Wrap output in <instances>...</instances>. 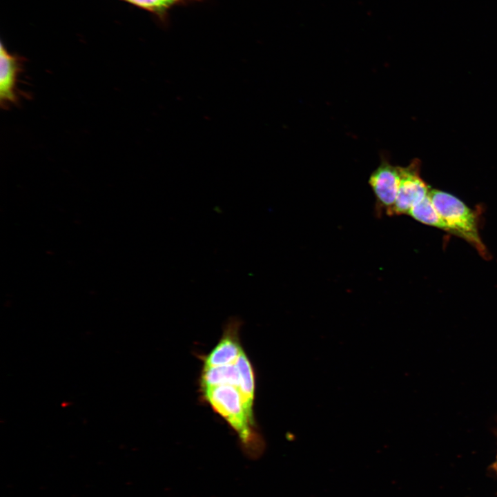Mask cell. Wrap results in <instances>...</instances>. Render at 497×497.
Segmentation results:
<instances>
[{"label": "cell", "instance_id": "1", "mask_svg": "<svg viewBox=\"0 0 497 497\" xmlns=\"http://www.w3.org/2000/svg\"><path fill=\"white\" fill-rule=\"evenodd\" d=\"M202 389L204 399L237 433L244 451L250 458H258L264 441L247 416L237 388L222 384Z\"/></svg>", "mask_w": 497, "mask_h": 497}, {"label": "cell", "instance_id": "2", "mask_svg": "<svg viewBox=\"0 0 497 497\" xmlns=\"http://www.w3.org/2000/svg\"><path fill=\"white\" fill-rule=\"evenodd\" d=\"M429 195L448 226L449 232L464 238L480 254L485 255L486 248L478 233L474 213L462 201L448 193L433 189Z\"/></svg>", "mask_w": 497, "mask_h": 497}, {"label": "cell", "instance_id": "3", "mask_svg": "<svg viewBox=\"0 0 497 497\" xmlns=\"http://www.w3.org/2000/svg\"><path fill=\"white\" fill-rule=\"evenodd\" d=\"M400 180V166L391 165L382 159L380 165L371 173L369 183L376 199V211H385L391 215Z\"/></svg>", "mask_w": 497, "mask_h": 497}, {"label": "cell", "instance_id": "4", "mask_svg": "<svg viewBox=\"0 0 497 497\" xmlns=\"http://www.w3.org/2000/svg\"><path fill=\"white\" fill-rule=\"evenodd\" d=\"M429 187L419 175L418 161L400 167V180L391 215L408 214L411 208L429 193Z\"/></svg>", "mask_w": 497, "mask_h": 497}, {"label": "cell", "instance_id": "5", "mask_svg": "<svg viewBox=\"0 0 497 497\" xmlns=\"http://www.w3.org/2000/svg\"><path fill=\"white\" fill-rule=\"evenodd\" d=\"M242 324L237 318L226 322L222 335L215 347L203 357L204 368L235 364L243 352L239 331Z\"/></svg>", "mask_w": 497, "mask_h": 497}, {"label": "cell", "instance_id": "6", "mask_svg": "<svg viewBox=\"0 0 497 497\" xmlns=\"http://www.w3.org/2000/svg\"><path fill=\"white\" fill-rule=\"evenodd\" d=\"M22 70L21 58L10 54L1 43L0 48V103L4 108L19 101L17 80Z\"/></svg>", "mask_w": 497, "mask_h": 497}, {"label": "cell", "instance_id": "7", "mask_svg": "<svg viewBox=\"0 0 497 497\" xmlns=\"http://www.w3.org/2000/svg\"><path fill=\"white\" fill-rule=\"evenodd\" d=\"M235 364L239 373V385L237 389L240 391L247 416L251 422L255 425L253 413L255 376L253 369L244 351Z\"/></svg>", "mask_w": 497, "mask_h": 497}, {"label": "cell", "instance_id": "8", "mask_svg": "<svg viewBox=\"0 0 497 497\" xmlns=\"http://www.w3.org/2000/svg\"><path fill=\"white\" fill-rule=\"evenodd\" d=\"M229 384L238 387L239 373L235 364L204 368L200 377L202 389Z\"/></svg>", "mask_w": 497, "mask_h": 497}, {"label": "cell", "instance_id": "9", "mask_svg": "<svg viewBox=\"0 0 497 497\" xmlns=\"http://www.w3.org/2000/svg\"><path fill=\"white\" fill-rule=\"evenodd\" d=\"M408 215L421 223L449 232L448 226L437 211L429 195L414 205Z\"/></svg>", "mask_w": 497, "mask_h": 497}, {"label": "cell", "instance_id": "10", "mask_svg": "<svg viewBox=\"0 0 497 497\" xmlns=\"http://www.w3.org/2000/svg\"><path fill=\"white\" fill-rule=\"evenodd\" d=\"M134 6L150 12L160 19H165L168 11L180 0H124Z\"/></svg>", "mask_w": 497, "mask_h": 497}, {"label": "cell", "instance_id": "11", "mask_svg": "<svg viewBox=\"0 0 497 497\" xmlns=\"http://www.w3.org/2000/svg\"><path fill=\"white\" fill-rule=\"evenodd\" d=\"M491 467L492 471L495 473V474L497 476V453H496L495 460L492 463Z\"/></svg>", "mask_w": 497, "mask_h": 497}, {"label": "cell", "instance_id": "12", "mask_svg": "<svg viewBox=\"0 0 497 497\" xmlns=\"http://www.w3.org/2000/svg\"><path fill=\"white\" fill-rule=\"evenodd\" d=\"M203 1V0H180V1L182 3H184L185 1Z\"/></svg>", "mask_w": 497, "mask_h": 497}]
</instances>
